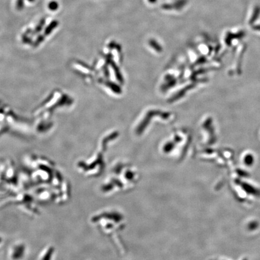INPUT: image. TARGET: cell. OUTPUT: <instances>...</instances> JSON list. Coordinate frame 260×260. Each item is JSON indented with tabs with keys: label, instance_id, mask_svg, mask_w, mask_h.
Instances as JSON below:
<instances>
[{
	"label": "cell",
	"instance_id": "obj_2",
	"mask_svg": "<svg viewBox=\"0 0 260 260\" xmlns=\"http://www.w3.org/2000/svg\"><path fill=\"white\" fill-rule=\"evenodd\" d=\"M260 13V8L258 6H257L255 7V8L254 9V11L252 12V16L249 19V24H252L258 18L259 14Z\"/></svg>",
	"mask_w": 260,
	"mask_h": 260
},
{
	"label": "cell",
	"instance_id": "obj_6",
	"mask_svg": "<svg viewBox=\"0 0 260 260\" xmlns=\"http://www.w3.org/2000/svg\"><path fill=\"white\" fill-rule=\"evenodd\" d=\"M254 28L256 30H258L260 31V25H255L254 27Z\"/></svg>",
	"mask_w": 260,
	"mask_h": 260
},
{
	"label": "cell",
	"instance_id": "obj_3",
	"mask_svg": "<svg viewBox=\"0 0 260 260\" xmlns=\"http://www.w3.org/2000/svg\"><path fill=\"white\" fill-rule=\"evenodd\" d=\"M45 24V18L41 19L40 21H39V23L38 24V25L36 27V28L34 29V33H37L40 32L42 30V27H43V25H44Z\"/></svg>",
	"mask_w": 260,
	"mask_h": 260
},
{
	"label": "cell",
	"instance_id": "obj_5",
	"mask_svg": "<svg viewBox=\"0 0 260 260\" xmlns=\"http://www.w3.org/2000/svg\"><path fill=\"white\" fill-rule=\"evenodd\" d=\"M16 7L18 10H21L24 7V0H17Z\"/></svg>",
	"mask_w": 260,
	"mask_h": 260
},
{
	"label": "cell",
	"instance_id": "obj_7",
	"mask_svg": "<svg viewBox=\"0 0 260 260\" xmlns=\"http://www.w3.org/2000/svg\"><path fill=\"white\" fill-rule=\"evenodd\" d=\"M35 0H28V1H29V2H33V1H34Z\"/></svg>",
	"mask_w": 260,
	"mask_h": 260
},
{
	"label": "cell",
	"instance_id": "obj_4",
	"mask_svg": "<svg viewBox=\"0 0 260 260\" xmlns=\"http://www.w3.org/2000/svg\"><path fill=\"white\" fill-rule=\"evenodd\" d=\"M59 3L55 1H53L50 2L48 4V8L52 11L56 10L59 8Z\"/></svg>",
	"mask_w": 260,
	"mask_h": 260
},
{
	"label": "cell",
	"instance_id": "obj_1",
	"mask_svg": "<svg viewBox=\"0 0 260 260\" xmlns=\"http://www.w3.org/2000/svg\"><path fill=\"white\" fill-rule=\"evenodd\" d=\"M59 25V21L56 20L53 21L45 28V34L47 35L50 34L53 30H54L57 26Z\"/></svg>",
	"mask_w": 260,
	"mask_h": 260
}]
</instances>
